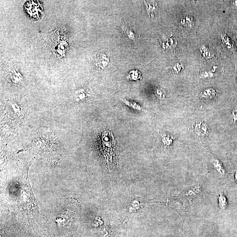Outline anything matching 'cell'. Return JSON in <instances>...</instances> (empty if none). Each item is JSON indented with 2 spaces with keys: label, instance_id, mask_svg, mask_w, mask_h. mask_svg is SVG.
<instances>
[{
  "label": "cell",
  "instance_id": "cell-19",
  "mask_svg": "<svg viewBox=\"0 0 237 237\" xmlns=\"http://www.w3.org/2000/svg\"><path fill=\"white\" fill-rule=\"evenodd\" d=\"M230 118L232 123L237 124V107L232 111L231 113Z\"/></svg>",
  "mask_w": 237,
  "mask_h": 237
},
{
  "label": "cell",
  "instance_id": "cell-10",
  "mask_svg": "<svg viewBox=\"0 0 237 237\" xmlns=\"http://www.w3.org/2000/svg\"><path fill=\"white\" fill-rule=\"evenodd\" d=\"M11 79L14 83L19 84L23 80V77L20 73L15 70H14L11 73Z\"/></svg>",
  "mask_w": 237,
  "mask_h": 237
},
{
  "label": "cell",
  "instance_id": "cell-13",
  "mask_svg": "<svg viewBox=\"0 0 237 237\" xmlns=\"http://www.w3.org/2000/svg\"><path fill=\"white\" fill-rule=\"evenodd\" d=\"M200 52H201V54H202L203 57L206 58V59L210 58H211L213 56V55L211 53L210 50L208 49L207 47H205L204 45L201 47V49H200Z\"/></svg>",
  "mask_w": 237,
  "mask_h": 237
},
{
  "label": "cell",
  "instance_id": "cell-26",
  "mask_svg": "<svg viewBox=\"0 0 237 237\" xmlns=\"http://www.w3.org/2000/svg\"><path fill=\"white\" fill-rule=\"evenodd\" d=\"M236 83H237V77H236Z\"/></svg>",
  "mask_w": 237,
  "mask_h": 237
},
{
  "label": "cell",
  "instance_id": "cell-1",
  "mask_svg": "<svg viewBox=\"0 0 237 237\" xmlns=\"http://www.w3.org/2000/svg\"><path fill=\"white\" fill-rule=\"evenodd\" d=\"M101 146L107 163H113V157L116 155V143L113 133L110 131H104L101 136Z\"/></svg>",
  "mask_w": 237,
  "mask_h": 237
},
{
  "label": "cell",
  "instance_id": "cell-6",
  "mask_svg": "<svg viewBox=\"0 0 237 237\" xmlns=\"http://www.w3.org/2000/svg\"><path fill=\"white\" fill-rule=\"evenodd\" d=\"M110 63V58L104 54L97 55L96 58V63L97 67L102 69L106 67Z\"/></svg>",
  "mask_w": 237,
  "mask_h": 237
},
{
  "label": "cell",
  "instance_id": "cell-22",
  "mask_svg": "<svg viewBox=\"0 0 237 237\" xmlns=\"http://www.w3.org/2000/svg\"><path fill=\"white\" fill-rule=\"evenodd\" d=\"M183 69V65L180 63H176L173 67V70L175 73H179Z\"/></svg>",
  "mask_w": 237,
  "mask_h": 237
},
{
  "label": "cell",
  "instance_id": "cell-3",
  "mask_svg": "<svg viewBox=\"0 0 237 237\" xmlns=\"http://www.w3.org/2000/svg\"><path fill=\"white\" fill-rule=\"evenodd\" d=\"M210 128L208 125L202 121H197L193 127V131L198 137H204L209 133Z\"/></svg>",
  "mask_w": 237,
  "mask_h": 237
},
{
  "label": "cell",
  "instance_id": "cell-20",
  "mask_svg": "<svg viewBox=\"0 0 237 237\" xmlns=\"http://www.w3.org/2000/svg\"><path fill=\"white\" fill-rule=\"evenodd\" d=\"M67 47V44L66 43V42H62L60 44L58 49V53L60 54H65L67 48L66 47Z\"/></svg>",
  "mask_w": 237,
  "mask_h": 237
},
{
  "label": "cell",
  "instance_id": "cell-7",
  "mask_svg": "<svg viewBox=\"0 0 237 237\" xmlns=\"http://www.w3.org/2000/svg\"><path fill=\"white\" fill-rule=\"evenodd\" d=\"M87 96L86 90L83 88L79 89L74 94V99L77 102H80L85 100Z\"/></svg>",
  "mask_w": 237,
  "mask_h": 237
},
{
  "label": "cell",
  "instance_id": "cell-11",
  "mask_svg": "<svg viewBox=\"0 0 237 237\" xmlns=\"http://www.w3.org/2000/svg\"><path fill=\"white\" fill-rule=\"evenodd\" d=\"M219 205L222 210H225L227 205V201L224 194L221 193L218 196Z\"/></svg>",
  "mask_w": 237,
  "mask_h": 237
},
{
  "label": "cell",
  "instance_id": "cell-15",
  "mask_svg": "<svg viewBox=\"0 0 237 237\" xmlns=\"http://www.w3.org/2000/svg\"><path fill=\"white\" fill-rule=\"evenodd\" d=\"M127 105L128 106H129L131 107L133 109H135V110H141V107H140V105L137 104L136 102H134V101H130L129 100H127L126 99H125L124 100H123Z\"/></svg>",
  "mask_w": 237,
  "mask_h": 237
},
{
  "label": "cell",
  "instance_id": "cell-14",
  "mask_svg": "<svg viewBox=\"0 0 237 237\" xmlns=\"http://www.w3.org/2000/svg\"><path fill=\"white\" fill-rule=\"evenodd\" d=\"M177 42L176 39L172 37H170L168 39L167 41L166 42V44H165V45L166 47H168V48L172 49V48H175L176 47V45H177Z\"/></svg>",
  "mask_w": 237,
  "mask_h": 237
},
{
  "label": "cell",
  "instance_id": "cell-12",
  "mask_svg": "<svg viewBox=\"0 0 237 237\" xmlns=\"http://www.w3.org/2000/svg\"><path fill=\"white\" fill-rule=\"evenodd\" d=\"M154 94L156 97L160 99H164L166 96V92L164 89L161 87H156L154 89Z\"/></svg>",
  "mask_w": 237,
  "mask_h": 237
},
{
  "label": "cell",
  "instance_id": "cell-18",
  "mask_svg": "<svg viewBox=\"0 0 237 237\" xmlns=\"http://www.w3.org/2000/svg\"><path fill=\"white\" fill-rule=\"evenodd\" d=\"M173 138L169 136H165L162 138V141L163 144L166 147L171 145L173 143Z\"/></svg>",
  "mask_w": 237,
  "mask_h": 237
},
{
  "label": "cell",
  "instance_id": "cell-17",
  "mask_svg": "<svg viewBox=\"0 0 237 237\" xmlns=\"http://www.w3.org/2000/svg\"><path fill=\"white\" fill-rule=\"evenodd\" d=\"M201 185H200V184H198V185L194 187L190 190L189 191L187 195H188V196L196 195V194L199 193L200 191H201Z\"/></svg>",
  "mask_w": 237,
  "mask_h": 237
},
{
  "label": "cell",
  "instance_id": "cell-25",
  "mask_svg": "<svg viewBox=\"0 0 237 237\" xmlns=\"http://www.w3.org/2000/svg\"><path fill=\"white\" fill-rule=\"evenodd\" d=\"M175 237H182L181 235H178L176 236Z\"/></svg>",
  "mask_w": 237,
  "mask_h": 237
},
{
  "label": "cell",
  "instance_id": "cell-24",
  "mask_svg": "<svg viewBox=\"0 0 237 237\" xmlns=\"http://www.w3.org/2000/svg\"><path fill=\"white\" fill-rule=\"evenodd\" d=\"M235 180L236 182L237 183V171L236 172L235 174Z\"/></svg>",
  "mask_w": 237,
  "mask_h": 237
},
{
  "label": "cell",
  "instance_id": "cell-16",
  "mask_svg": "<svg viewBox=\"0 0 237 237\" xmlns=\"http://www.w3.org/2000/svg\"><path fill=\"white\" fill-rule=\"evenodd\" d=\"M123 30L124 31L125 33L131 39L135 41V33L133 32L130 29L129 27H123Z\"/></svg>",
  "mask_w": 237,
  "mask_h": 237
},
{
  "label": "cell",
  "instance_id": "cell-5",
  "mask_svg": "<svg viewBox=\"0 0 237 237\" xmlns=\"http://www.w3.org/2000/svg\"><path fill=\"white\" fill-rule=\"evenodd\" d=\"M218 92L212 88L204 89L199 93L200 97L206 100H212L216 97Z\"/></svg>",
  "mask_w": 237,
  "mask_h": 237
},
{
  "label": "cell",
  "instance_id": "cell-21",
  "mask_svg": "<svg viewBox=\"0 0 237 237\" xmlns=\"http://www.w3.org/2000/svg\"><path fill=\"white\" fill-rule=\"evenodd\" d=\"M221 38H222V40L224 42L225 45L227 46L228 48L231 49L232 47V45H231V41L230 40L229 38L227 37L226 34H224V35H222L221 36Z\"/></svg>",
  "mask_w": 237,
  "mask_h": 237
},
{
  "label": "cell",
  "instance_id": "cell-9",
  "mask_svg": "<svg viewBox=\"0 0 237 237\" xmlns=\"http://www.w3.org/2000/svg\"><path fill=\"white\" fill-rule=\"evenodd\" d=\"M141 73L137 70H133L130 71L127 78L130 80H137L141 79Z\"/></svg>",
  "mask_w": 237,
  "mask_h": 237
},
{
  "label": "cell",
  "instance_id": "cell-8",
  "mask_svg": "<svg viewBox=\"0 0 237 237\" xmlns=\"http://www.w3.org/2000/svg\"><path fill=\"white\" fill-rule=\"evenodd\" d=\"M212 163L213 167L219 174L223 175H225V170H224V167H223V165L219 161L218 159H213Z\"/></svg>",
  "mask_w": 237,
  "mask_h": 237
},
{
  "label": "cell",
  "instance_id": "cell-4",
  "mask_svg": "<svg viewBox=\"0 0 237 237\" xmlns=\"http://www.w3.org/2000/svg\"><path fill=\"white\" fill-rule=\"evenodd\" d=\"M144 3L149 16L150 17L153 18L155 14L158 10L157 2L154 1H144Z\"/></svg>",
  "mask_w": 237,
  "mask_h": 237
},
{
  "label": "cell",
  "instance_id": "cell-2",
  "mask_svg": "<svg viewBox=\"0 0 237 237\" xmlns=\"http://www.w3.org/2000/svg\"><path fill=\"white\" fill-rule=\"evenodd\" d=\"M144 205L143 199L140 197H135L128 201L126 209L129 213H139L143 211Z\"/></svg>",
  "mask_w": 237,
  "mask_h": 237
},
{
  "label": "cell",
  "instance_id": "cell-23",
  "mask_svg": "<svg viewBox=\"0 0 237 237\" xmlns=\"http://www.w3.org/2000/svg\"><path fill=\"white\" fill-rule=\"evenodd\" d=\"M233 5L235 6H237V1H234L232 2Z\"/></svg>",
  "mask_w": 237,
  "mask_h": 237
}]
</instances>
